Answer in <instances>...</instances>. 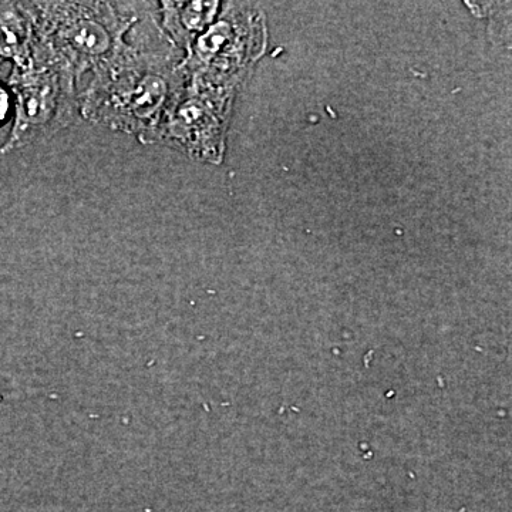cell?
<instances>
[{
    "mask_svg": "<svg viewBox=\"0 0 512 512\" xmlns=\"http://www.w3.org/2000/svg\"><path fill=\"white\" fill-rule=\"evenodd\" d=\"M184 53L160 25L158 2H148L113 62L92 74L79 94L80 116L90 123L154 144L158 130L185 89Z\"/></svg>",
    "mask_w": 512,
    "mask_h": 512,
    "instance_id": "obj_1",
    "label": "cell"
},
{
    "mask_svg": "<svg viewBox=\"0 0 512 512\" xmlns=\"http://www.w3.org/2000/svg\"><path fill=\"white\" fill-rule=\"evenodd\" d=\"M148 2H33L36 49L32 66L55 64L73 74L94 73L127 46L128 33Z\"/></svg>",
    "mask_w": 512,
    "mask_h": 512,
    "instance_id": "obj_2",
    "label": "cell"
},
{
    "mask_svg": "<svg viewBox=\"0 0 512 512\" xmlns=\"http://www.w3.org/2000/svg\"><path fill=\"white\" fill-rule=\"evenodd\" d=\"M79 80L55 64L12 69L8 87L15 119L0 156L52 138L80 116Z\"/></svg>",
    "mask_w": 512,
    "mask_h": 512,
    "instance_id": "obj_3",
    "label": "cell"
},
{
    "mask_svg": "<svg viewBox=\"0 0 512 512\" xmlns=\"http://www.w3.org/2000/svg\"><path fill=\"white\" fill-rule=\"evenodd\" d=\"M234 86L192 87L185 84L158 130L154 144L184 151L195 160L218 163L224 153L225 128Z\"/></svg>",
    "mask_w": 512,
    "mask_h": 512,
    "instance_id": "obj_4",
    "label": "cell"
},
{
    "mask_svg": "<svg viewBox=\"0 0 512 512\" xmlns=\"http://www.w3.org/2000/svg\"><path fill=\"white\" fill-rule=\"evenodd\" d=\"M36 49L33 2H0V66L13 69L32 66Z\"/></svg>",
    "mask_w": 512,
    "mask_h": 512,
    "instance_id": "obj_5",
    "label": "cell"
},
{
    "mask_svg": "<svg viewBox=\"0 0 512 512\" xmlns=\"http://www.w3.org/2000/svg\"><path fill=\"white\" fill-rule=\"evenodd\" d=\"M160 25L168 39L181 52H187L198 35L217 13L218 3L210 2H158Z\"/></svg>",
    "mask_w": 512,
    "mask_h": 512,
    "instance_id": "obj_6",
    "label": "cell"
},
{
    "mask_svg": "<svg viewBox=\"0 0 512 512\" xmlns=\"http://www.w3.org/2000/svg\"><path fill=\"white\" fill-rule=\"evenodd\" d=\"M12 103V93H10L9 87L0 83V126L8 120Z\"/></svg>",
    "mask_w": 512,
    "mask_h": 512,
    "instance_id": "obj_7",
    "label": "cell"
}]
</instances>
